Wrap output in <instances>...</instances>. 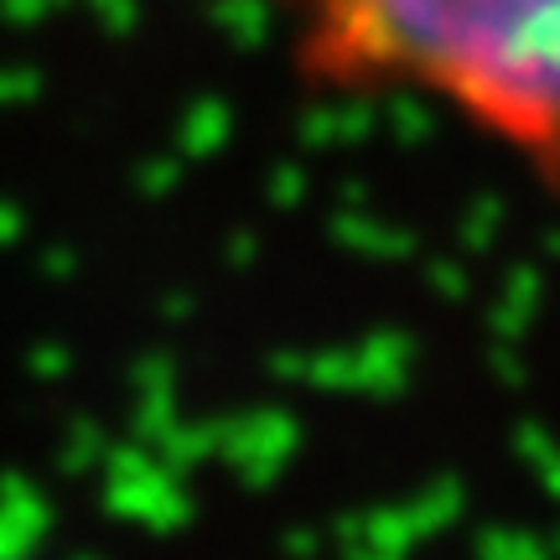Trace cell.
Masks as SVG:
<instances>
[{
    "mask_svg": "<svg viewBox=\"0 0 560 560\" xmlns=\"http://www.w3.org/2000/svg\"><path fill=\"white\" fill-rule=\"evenodd\" d=\"M312 94L436 104L560 187V0H260Z\"/></svg>",
    "mask_w": 560,
    "mask_h": 560,
    "instance_id": "6da1fadb",
    "label": "cell"
}]
</instances>
